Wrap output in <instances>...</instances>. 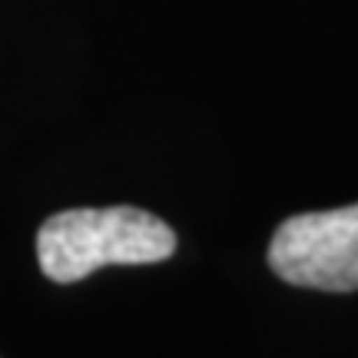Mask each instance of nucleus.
<instances>
[{"label": "nucleus", "mask_w": 358, "mask_h": 358, "mask_svg": "<svg viewBox=\"0 0 358 358\" xmlns=\"http://www.w3.org/2000/svg\"><path fill=\"white\" fill-rule=\"evenodd\" d=\"M176 252V232L136 206L64 209L37 232V262L53 282H80L103 266H150Z\"/></svg>", "instance_id": "f257e3e1"}, {"label": "nucleus", "mask_w": 358, "mask_h": 358, "mask_svg": "<svg viewBox=\"0 0 358 358\" xmlns=\"http://www.w3.org/2000/svg\"><path fill=\"white\" fill-rule=\"evenodd\" d=\"M268 266L299 289L358 292V203L285 219L268 243Z\"/></svg>", "instance_id": "f03ea898"}]
</instances>
